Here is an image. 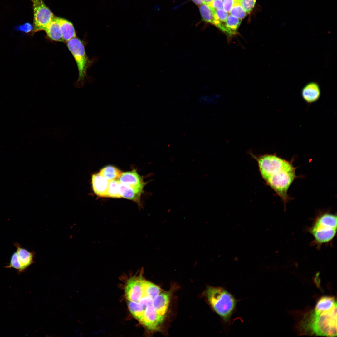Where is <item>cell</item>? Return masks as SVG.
Here are the masks:
<instances>
[{"mask_svg":"<svg viewBox=\"0 0 337 337\" xmlns=\"http://www.w3.org/2000/svg\"><path fill=\"white\" fill-rule=\"evenodd\" d=\"M109 181L99 173L92 176L91 182L93 190L98 196L106 197Z\"/></svg>","mask_w":337,"mask_h":337,"instance_id":"9","label":"cell"},{"mask_svg":"<svg viewBox=\"0 0 337 337\" xmlns=\"http://www.w3.org/2000/svg\"><path fill=\"white\" fill-rule=\"evenodd\" d=\"M223 2L224 10L229 13L233 4L236 2V0H224Z\"/></svg>","mask_w":337,"mask_h":337,"instance_id":"24","label":"cell"},{"mask_svg":"<svg viewBox=\"0 0 337 337\" xmlns=\"http://www.w3.org/2000/svg\"><path fill=\"white\" fill-rule=\"evenodd\" d=\"M33 11V31H45L55 16L42 0H31Z\"/></svg>","mask_w":337,"mask_h":337,"instance_id":"6","label":"cell"},{"mask_svg":"<svg viewBox=\"0 0 337 337\" xmlns=\"http://www.w3.org/2000/svg\"><path fill=\"white\" fill-rule=\"evenodd\" d=\"M60 23L63 42H66L71 39L76 37L74 27L71 22L60 18Z\"/></svg>","mask_w":337,"mask_h":337,"instance_id":"15","label":"cell"},{"mask_svg":"<svg viewBox=\"0 0 337 337\" xmlns=\"http://www.w3.org/2000/svg\"><path fill=\"white\" fill-rule=\"evenodd\" d=\"M118 180L122 183L141 191L146 184L142 177L138 173L135 169L123 172Z\"/></svg>","mask_w":337,"mask_h":337,"instance_id":"7","label":"cell"},{"mask_svg":"<svg viewBox=\"0 0 337 337\" xmlns=\"http://www.w3.org/2000/svg\"><path fill=\"white\" fill-rule=\"evenodd\" d=\"M242 21V20L229 15L220 30L227 36L232 37L237 33Z\"/></svg>","mask_w":337,"mask_h":337,"instance_id":"13","label":"cell"},{"mask_svg":"<svg viewBox=\"0 0 337 337\" xmlns=\"http://www.w3.org/2000/svg\"><path fill=\"white\" fill-rule=\"evenodd\" d=\"M213 11L215 19L214 25L220 30L226 22L228 16V13L223 8L213 10Z\"/></svg>","mask_w":337,"mask_h":337,"instance_id":"19","label":"cell"},{"mask_svg":"<svg viewBox=\"0 0 337 337\" xmlns=\"http://www.w3.org/2000/svg\"><path fill=\"white\" fill-rule=\"evenodd\" d=\"M196 5L199 6L203 3V0H191Z\"/></svg>","mask_w":337,"mask_h":337,"instance_id":"26","label":"cell"},{"mask_svg":"<svg viewBox=\"0 0 337 337\" xmlns=\"http://www.w3.org/2000/svg\"><path fill=\"white\" fill-rule=\"evenodd\" d=\"M212 0H203V3H205L206 4H209Z\"/></svg>","mask_w":337,"mask_h":337,"instance_id":"27","label":"cell"},{"mask_svg":"<svg viewBox=\"0 0 337 337\" xmlns=\"http://www.w3.org/2000/svg\"><path fill=\"white\" fill-rule=\"evenodd\" d=\"M301 95L304 100L308 103L316 101L320 97V90L319 85L315 82L308 83L303 88Z\"/></svg>","mask_w":337,"mask_h":337,"instance_id":"10","label":"cell"},{"mask_svg":"<svg viewBox=\"0 0 337 337\" xmlns=\"http://www.w3.org/2000/svg\"><path fill=\"white\" fill-rule=\"evenodd\" d=\"M119 184L120 182L118 179L109 181L106 197L121 198L120 193Z\"/></svg>","mask_w":337,"mask_h":337,"instance_id":"20","label":"cell"},{"mask_svg":"<svg viewBox=\"0 0 337 337\" xmlns=\"http://www.w3.org/2000/svg\"><path fill=\"white\" fill-rule=\"evenodd\" d=\"M304 332L316 336H337V305L327 310L314 309L307 314L301 324Z\"/></svg>","mask_w":337,"mask_h":337,"instance_id":"2","label":"cell"},{"mask_svg":"<svg viewBox=\"0 0 337 337\" xmlns=\"http://www.w3.org/2000/svg\"><path fill=\"white\" fill-rule=\"evenodd\" d=\"M66 43L77 65L79 72L78 81H82L86 75L87 69L91 63L86 54L84 44L76 37Z\"/></svg>","mask_w":337,"mask_h":337,"instance_id":"5","label":"cell"},{"mask_svg":"<svg viewBox=\"0 0 337 337\" xmlns=\"http://www.w3.org/2000/svg\"><path fill=\"white\" fill-rule=\"evenodd\" d=\"M262 178L281 198L284 204L290 199L288 191L297 178L292 162L275 154H266L258 159Z\"/></svg>","mask_w":337,"mask_h":337,"instance_id":"1","label":"cell"},{"mask_svg":"<svg viewBox=\"0 0 337 337\" xmlns=\"http://www.w3.org/2000/svg\"><path fill=\"white\" fill-rule=\"evenodd\" d=\"M256 0H236L243 7L247 13L250 12L253 8Z\"/></svg>","mask_w":337,"mask_h":337,"instance_id":"22","label":"cell"},{"mask_svg":"<svg viewBox=\"0 0 337 337\" xmlns=\"http://www.w3.org/2000/svg\"><path fill=\"white\" fill-rule=\"evenodd\" d=\"M198 7L202 20L214 25L215 19L213 10L205 3H202Z\"/></svg>","mask_w":337,"mask_h":337,"instance_id":"18","label":"cell"},{"mask_svg":"<svg viewBox=\"0 0 337 337\" xmlns=\"http://www.w3.org/2000/svg\"><path fill=\"white\" fill-rule=\"evenodd\" d=\"M170 295L169 293L160 292L153 300V307L158 314L164 318L168 307Z\"/></svg>","mask_w":337,"mask_h":337,"instance_id":"11","label":"cell"},{"mask_svg":"<svg viewBox=\"0 0 337 337\" xmlns=\"http://www.w3.org/2000/svg\"><path fill=\"white\" fill-rule=\"evenodd\" d=\"M122 172L114 166H108L105 167L98 173L109 181L118 179Z\"/></svg>","mask_w":337,"mask_h":337,"instance_id":"16","label":"cell"},{"mask_svg":"<svg viewBox=\"0 0 337 337\" xmlns=\"http://www.w3.org/2000/svg\"><path fill=\"white\" fill-rule=\"evenodd\" d=\"M14 245L16 248L17 259L21 266L20 272H22L34 263V258L35 253L33 251H29L22 247L18 243H14Z\"/></svg>","mask_w":337,"mask_h":337,"instance_id":"8","label":"cell"},{"mask_svg":"<svg viewBox=\"0 0 337 337\" xmlns=\"http://www.w3.org/2000/svg\"><path fill=\"white\" fill-rule=\"evenodd\" d=\"M120 193L121 197L132 200L139 205L142 191L137 190L120 182Z\"/></svg>","mask_w":337,"mask_h":337,"instance_id":"14","label":"cell"},{"mask_svg":"<svg viewBox=\"0 0 337 337\" xmlns=\"http://www.w3.org/2000/svg\"><path fill=\"white\" fill-rule=\"evenodd\" d=\"M222 0V1H223H223H224V0Z\"/></svg>","mask_w":337,"mask_h":337,"instance_id":"28","label":"cell"},{"mask_svg":"<svg viewBox=\"0 0 337 337\" xmlns=\"http://www.w3.org/2000/svg\"><path fill=\"white\" fill-rule=\"evenodd\" d=\"M232 16L242 20L245 17L247 13L238 2H235L231 8L229 12Z\"/></svg>","mask_w":337,"mask_h":337,"instance_id":"21","label":"cell"},{"mask_svg":"<svg viewBox=\"0 0 337 337\" xmlns=\"http://www.w3.org/2000/svg\"><path fill=\"white\" fill-rule=\"evenodd\" d=\"M337 305V302L334 297L324 296L318 301L314 309L322 311L330 309Z\"/></svg>","mask_w":337,"mask_h":337,"instance_id":"17","label":"cell"},{"mask_svg":"<svg viewBox=\"0 0 337 337\" xmlns=\"http://www.w3.org/2000/svg\"><path fill=\"white\" fill-rule=\"evenodd\" d=\"M205 295L210 306L222 322L229 323L237 302L234 296L223 288L211 286L207 287Z\"/></svg>","mask_w":337,"mask_h":337,"instance_id":"3","label":"cell"},{"mask_svg":"<svg viewBox=\"0 0 337 337\" xmlns=\"http://www.w3.org/2000/svg\"><path fill=\"white\" fill-rule=\"evenodd\" d=\"M208 5L213 10L222 9L223 8V2L222 0H212Z\"/></svg>","mask_w":337,"mask_h":337,"instance_id":"23","label":"cell"},{"mask_svg":"<svg viewBox=\"0 0 337 337\" xmlns=\"http://www.w3.org/2000/svg\"><path fill=\"white\" fill-rule=\"evenodd\" d=\"M60 20V18L54 16L45 31L51 39L63 42Z\"/></svg>","mask_w":337,"mask_h":337,"instance_id":"12","label":"cell"},{"mask_svg":"<svg viewBox=\"0 0 337 337\" xmlns=\"http://www.w3.org/2000/svg\"><path fill=\"white\" fill-rule=\"evenodd\" d=\"M17 28L19 30L26 32H28L31 28V25L28 23H25L22 25H20Z\"/></svg>","mask_w":337,"mask_h":337,"instance_id":"25","label":"cell"},{"mask_svg":"<svg viewBox=\"0 0 337 337\" xmlns=\"http://www.w3.org/2000/svg\"><path fill=\"white\" fill-rule=\"evenodd\" d=\"M337 228L336 214L320 212L307 230L314 238L312 245L319 248L322 245L331 242L336 235Z\"/></svg>","mask_w":337,"mask_h":337,"instance_id":"4","label":"cell"}]
</instances>
